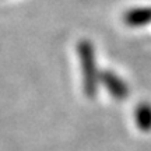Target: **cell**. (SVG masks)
<instances>
[{
    "instance_id": "obj_1",
    "label": "cell",
    "mask_w": 151,
    "mask_h": 151,
    "mask_svg": "<svg viewBox=\"0 0 151 151\" xmlns=\"http://www.w3.org/2000/svg\"><path fill=\"white\" fill-rule=\"evenodd\" d=\"M77 53L80 58V63L83 67V87L84 94L88 98H94L98 90L99 74L95 63V50L90 41L83 39L77 43Z\"/></svg>"
},
{
    "instance_id": "obj_2",
    "label": "cell",
    "mask_w": 151,
    "mask_h": 151,
    "mask_svg": "<svg viewBox=\"0 0 151 151\" xmlns=\"http://www.w3.org/2000/svg\"><path fill=\"white\" fill-rule=\"evenodd\" d=\"M99 81L104 84V87L108 90V92L113 98L122 101L129 95V86L126 84L123 78H120L116 73L109 70H105L99 74Z\"/></svg>"
},
{
    "instance_id": "obj_3",
    "label": "cell",
    "mask_w": 151,
    "mask_h": 151,
    "mask_svg": "<svg viewBox=\"0 0 151 151\" xmlns=\"http://www.w3.org/2000/svg\"><path fill=\"white\" fill-rule=\"evenodd\" d=\"M123 21L129 27H144L151 24V7H137L130 9L123 16Z\"/></svg>"
},
{
    "instance_id": "obj_4",
    "label": "cell",
    "mask_w": 151,
    "mask_h": 151,
    "mask_svg": "<svg viewBox=\"0 0 151 151\" xmlns=\"http://www.w3.org/2000/svg\"><path fill=\"white\" fill-rule=\"evenodd\" d=\"M136 123L143 132L151 130V104L143 102L136 109Z\"/></svg>"
}]
</instances>
